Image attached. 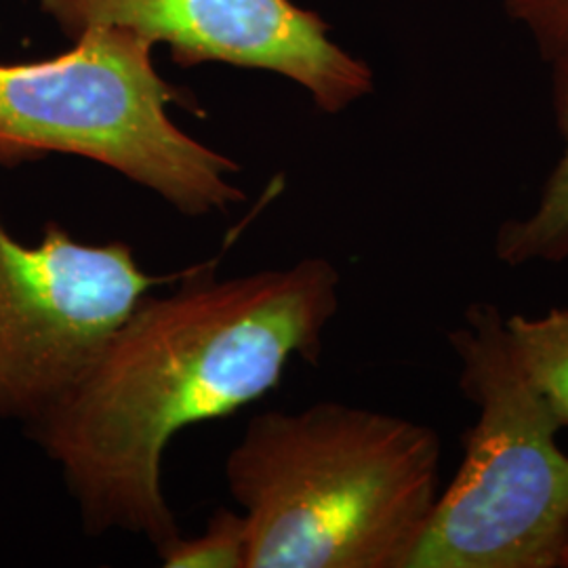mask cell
<instances>
[{
	"label": "cell",
	"mask_w": 568,
	"mask_h": 568,
	"mask_svg": "<svg viewBox=\"0 0 568 568\" xmlns=\"http://www.w3.org/2000/svg\"><path fill=\"white\" fill-rule=\"evenodd\" d=\"M196 265L145 295L63 398L26 427L60 467L91 537L126 532L154 549L182 535L163 487L164 453L185 427L230 417L316 365L339 310L325 257L215 278Z\"/></svg>",
	"instance_id": "obj_1"
},
{
	"label": "cell",
	"mask_w": 568,
	"mask_h": 568,
	"mask_svg": "<svg viewBox=\"0 0 568 568\" xmlns=\"http://www.w3.org/2000/svg\"><path fill=\"white\" fill-rule=\"evenodd\" d=\"M440 459L432 427L382 410L257 413L224 466L246 568H408L440 495Z\"/></svg>",
	"instance_id": "obj_2"
},
{
	"label": "cell",
	"mask_w": 568,
	"mask_h": 568,
	"mask_svg": "<svg viewBox=\"0 0 568 568\" xmlns=\"http://www.w3.org/2000/svg\"><path fill=\"white\" fill-rule=\"evenodd\" d=\"M55 58L0 61V166L70 154L114 169L185 217L243 203L230 182L241 166L194 140L169 105L196 102L164 81L152 42L116 26H93Z\"/></svg>",
	"instance_id": "obj_3"
},
{
	"label": "cell",
	"mask_w": 568,
	"mask_h": 568,
	"mask_svg": "<svg viewBox=\"0 0 568 568\" xmlns=\"http://www.w3.org/2000/svg\"><path fill=\"white\" fill-rule=\"evenodd\" d=\"M448 339L478 419L408 568H558L568 539L562 424L518 363L497 305H469Z\"/></svg>",
	"instance_id": "obj_4"
},
{
	"label": "cell",
	"mask_w": 568,
	"mask_h": 568,
	"mask_svg": "<svg viewBox=\"0 0 568 568\" xmlns=\"http://www.w3.org/2000/svg\"><path fill=\"white\" fill-rule=\"evenodd\" d=\"M180 276H154L131 244L87 243L58 222L23 243L0 217V419H41L131 310Z\"/></svg>",
	"instance_id": "obj_5"
},
{
	"label": "cell",
	"mask_w": 568,
	"mask_h": 568,
	"mask_svg": "<svg viewBox=\"0 0 568 568\" xmlns=\"http://www.w3.org/2000/svg\"><path fill=\"white\" fill-rule=\"evenodd\" d=\"M42 11L77 39L93 26L126 28L166 42L182 68L225 61L283 74L337 114L373 91L365 61L328 39L316 13L293 0H41Z\"/></svg>",
	"instance_id": "obj_6"
},
{
	"label": "cell",
	"mask_w": 568,
	"mask_h": 568,
	"mask_svg": "<svg viewBox=\"0 0 568 568\" xmlns=\"http://www.w3.org/2000/svg\"><path fill=\"white\" fill-rule=\"evenodd\" d=\"M551 102L565 150L544 183L535 211L499 225L495 255L501 264H562L568 260V49L549 58Z\"/></svg>",
	"instance_id": "obj_7"
},
{
	"label": "cell",
	"mask_w": 568,
	"mask_h": 568,
	"mask_svg": "<svg viewBox=\"0 0 568 568\" xmlns=\"http://www.w3.org/2000/svg\"><path fill=\"white\" fill-rule=\"evenodd\" d=\"M509 344L532 386L568 426V307H554L541 316L506 318Z\"/></svg>",
	"instance_id": "obj_8"
},
{
	"label": "cell",
	"mask_w": 568,
	"mask_h": 568,
	"mask_svg": "<svg viewBox=\"0 0 568 568\" xmlns=\"http://www.w3.org/2000/svg\"><path fill=\"white\" fill-rule=\"evenodd\" d=\"M164 568H246L248 539L243 511L220 508L196 537H175L156 549Z\"/></svg>",
	"instance_id": "obj_9"
},
{
	"label": "cell",
	"mask_w": 568,
	"mask_h": 568,
	"mask_svg": "<svg viewBox=\"0 0 568 568\" xmlns=\"http://www.w3.org/2000/svg\"><path fill=\"white\" fill-rule=\"evenodd\" d=\"M509 16L520 21L549 60L568 49V0H504Z\"/></svg>",
	"instance_id": "obj_10"
},
{
	"label": "cell",
	"mask_w": 568,
	"mask_h": 568,
	"mask_svg": "<svg viewBox=\"0 0 568 568\" xmlns=\"http://www.w3.org/2000/svg\"><path fill=\"white\" fill-rule=\"evenodd\" d=\"M558 568H568V539L567 544H565V548H562V554H560V560H558Z\"/></svg>",
	"instance_id": "obj_11"
}]
</instances>
